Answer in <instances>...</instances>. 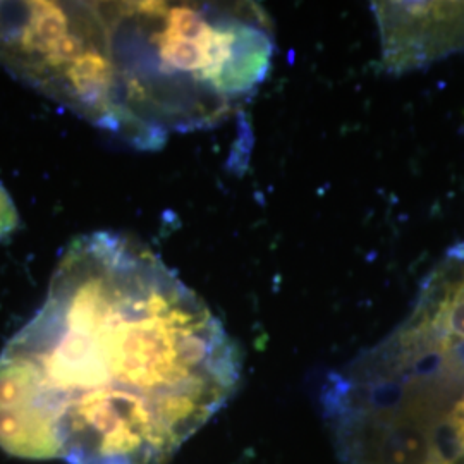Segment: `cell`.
Here are the masks:
<instances>
[{
  "label": "cell",
  "instance_id": "cell-1",
  "mask_svg": "<svg viewBox=\"0 0 464 464\" xmlns=\"http://www.w3.org/2000/svg\"><path fill=\"white\" fill-rule=\"evenodd\" d=\"M241 351L141 243L76 237L0 351V449L66 464H166L234 396Z\"/></svg>",
  "mask_w": 464,
  "mask_h": 464
},
{
  "label": "cell",
  "instance_id": "cell-2",
  "mask_svg": "<svg viewBox=\"0 0 464 464\" xmlns=\"http://www.w3.org/2000/svg\"><path fill=\"white\" fill-rule=\"evenodd\" d=\"M274 50L253 2H0V64L141 149L231 116Z\"/></svg>",
  "mask_w": 464,
  "mask_h": 464
},
{
  "label": "cell",
  "instance_id": "cell-3",
  "mask_svg": "<svg viewBox=\"0 0 464 464\" xmlns=\"http://www.w3.org/2000/svg\"><path fill=\"white\" fill-rule=\"evenodd\" d=\"M344 464H464V241L394 331L322 394Z\"/></svg>",
  "mask_w": 464,
  "mask_h": 464
},
{
  "label": "cell",
  "instance_id": "cell-4",
  "mask_svg": "<svg viewBox=\"0 0 464 464\" xmlns=\"http://www.w3.org/2000/svg\"><path fill=\"white\" fill-rule=\"evenodd\" d=\"M383 61L411 69L464 52V2L375 4Z\"/></svg>",
  "mask_w": 464,
  "mask_h": 464
},
{
  "label": "cell",
  "instance_id": "cell-5",
  "mask_svg": "<svg viewBox=\"0 0 464 464\" xmlns=\"http://www.w3.org/2000/svg\"><path fill=\"white\" fill-rule=\"evenodd\" d=\"M19 217L16 205L7 193V189L0 183V239L16 229Z\"/></svg>",
  "mask_w": 464,
  "mask_h": 464
}]
</instances>
